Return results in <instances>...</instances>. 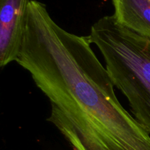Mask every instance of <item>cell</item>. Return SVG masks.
<instances>
[{
    "instance_id": "1",
    "label": "cell",
    "mask_w": 150,
    "mask_h": 150,
    "mask_svg": "<svg viewBox=\"0 0 150 150\" xmlns=\"http://www.w3.org/2000/svg\"><path fill=\"white\" fill-rule=\"evenodd\" d=\"M92 44L30 0L16 62L49 100L47 121L73 150H150V133L120 103Z\"/></svg>"
},
{
    "instance_id": "2",
    "label": "cell",
    "mask_w": 150,
    "mask_h": 150,
    "mask_svg": "<svg viewBox=\"0 0 150 150\" xmlns=\"http://www.w3.org/2000/svg\"><path fill=\"white\" fill-rule=\"evenodd\" d=\"M89 37L133 116L150 133V39L122 26L113 15L94 23Z\"/></svg>"
},
{
    "instance_id": "3",
    "label": "cell",
    "mask_w": 150,
    "mask_h": 150,
    "mask_svg": "<svg viewBox=\"0 0 150 150\" xmlns=\"http://www.w3.org/2000/svg\"><path fill=\"white\" fill-rule=\"evenodd\" d=\"M30 0H0V66L16 62L20 53Z\"/></svg>"
},
{
    "instance_id": "4",
    "label": "cell",
    "mask_w": 150,
    "mask_h": 150,
    "mask_svg": "<svg viewBox=\"0 0 150 150\" xmlns=\"http://www.w3.org/2000/svg\"><path fill=\"white\" fill-rule=\"evenodd\" d=\"M112 4L120 24L150 39V0H112Z\"/></svg>"
}]
</instances>
